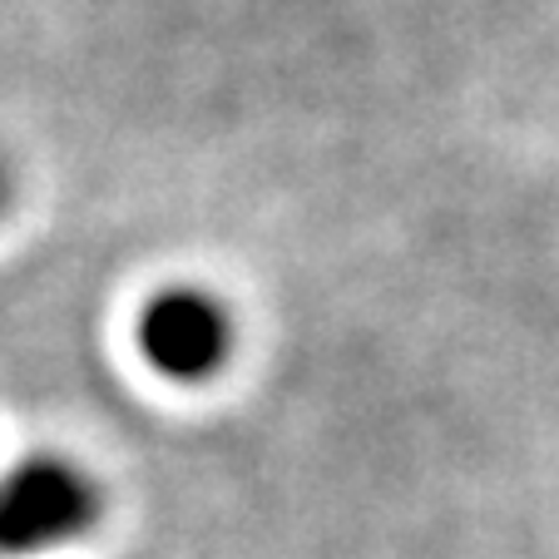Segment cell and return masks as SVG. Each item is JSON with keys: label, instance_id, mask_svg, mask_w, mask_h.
I'll return each mask as SVG.
<instances>
[{"label": "cell", "instance_id": "obj_1", "mask_svg": "<svg viewBox=\"0 0 559 559\" xmlns=\"http://www.w3.org/2000/svg\"><path fill=\"white\" fill-rule=\"evenodd\" d=\"M233 347V322L203 293H164L139 317V352L169 381H203L223 367Z\"/></svg>", "mask_w": 559, "mask_h": 559}]
</instances>
